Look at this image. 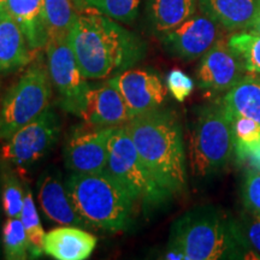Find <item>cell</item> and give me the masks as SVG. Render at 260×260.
I'll return each mask as SVG.
<instances>
[{
	"instance_id": "obj_1",
	"label": "cell",
	"mask_w": 260,
	"mask_h": 260,
	"mask_svg": "<svg viewBox=\"0 0 260 260\" xmlns=\"http://www.w3.org/2000/svg\"><path fill=\"white\" fill-rule=\"evenodd\" d=\"M69 39L87 80L115 76L135 67L147 52L139 35L92 9L79 14Z\"/></svg>"
},
{
	"instance_id": "obj_2",
	"label": "cell",
	"mask_w": 260,
	"mask_h": 260,
	"mask_svg": "<svg viewBox=\"0 0 260 260\" xmlns=\"http://www.w3.org/2000/svg\"><path fill=\"white\" fill-rule=\"evenodd\" d=\"M125 128L154 180L172 195L186 189L187 158L177 116L159 107L133 117Z\"/></svg>"
},
{
	"instance_id": "obj_3",
	"label": "cell",
	"mask_w": 260,
	"mask_h": 260,
	"mask_svg": "<svg viewBox=\"0 0 260 260\" xmlns=\"http://www.w3.org/2000/svg\"><path fill=\"white\" fill-rule=\"evenodd\" d=\"M168 246L181 249L186 260H239L252 254L240 223L212 205L194 207L175 220Z\"/></svg>"
},
{
	"instance_id": "obj_4",
	"label": "cell",
	"mask_w": 260,
	"mask_h": 260,
	"mask_svg": "<svg viewBox=\"0 0 260 260\" xmlns=\"http://www.w3.org/2000/svg\"><path fill=\"white\" fill-rule=\"evenodd\" d=\"M65 184L75 210L90 229L117 233L130 225L139 201L107 169L74 172Z\"/></svg>"
},
{
	"instance_id": "obj_5",
	"label": "cell",
	"mask_w": 260,
	"mask_h": 260,
	"mask_svg": "<svg viewBox=\"0 0 260 260\" xmlns=\"http://www.w3.org/2000/svg\"><path fill=\"white\" fill-rule=\"evenodd\" d=\"M234 151L232 119L222 102L198 109L189 139V169L197 178L217 175Z\"/></svg>"
},
{
	"instance_id": "obj_6",
	"label": "cell",
	"mask_w": 260,
	"mask_h": 260,
	"mask_svg": "<svg viewBox=\"0 0 260 260\" xmlns=\"http://www.w3.org/2000/svg\"><path fill=\"white\" fill-rule=\"evenodd\" d=\"M52 82L47 64L32 63L8 90L0 107V139L8 140L48 109Z\"/></svg>"
},
{
	"instance_id": "obj_7",
	"label": "cell",
	"mask_w": 260,
	"mask_h": 260,
	"mask_svg": "<svg viewBox=\"0 0 260 260\" xmlns=\"http://www.w3.org/2000/svg\"><path fill=\"white\" fill-rule=\"evenodd\" d=\"M107 151L106 169L135 195L139 203L155 207L172 197L146 168L125 124L112 126L107 141Z\"/></svg>"
},
{
	"instance_id": "obj_8",
	"label": "cell",
	"mask_w": 260,
	"mask_h": 260,
	"mask_svg": "<svg viewBox=\"0 0 260 260\" xmlns=\"http://www.w3.org/2000/svg\"><path fill=\"white\" fill-rule=\"evenodd\" d=\"M47 69L64 111L80 117L89 84L81 71L69 37L52 39L46 45Z\"/></svg>"
},
{
	"instance_id": "obj_9",
	"label": "cell",
	"mask_w": 260,
	"mask_h": 260,
	"mask_svg": "<svg viewBox=\"0 0 260 260\" xmlns=\"http://www.w3.org/2000/svg\"><path fill=\"white\" fill-rule=\"evenodd\" d=\"M59 133V117L48 107L8 139L2 148V158L17 168L30 167L53 147Z\"/></svg>"
},
{
	"instance_id": "obj_10",
	"label": "cell",
	"mask_w": 260,
	"mask_h": 260,
	"mask_svg": "<svg viewBox=\"0 0 260 260\" xmlns=\"http://www.w3.org/2000/svg\"><path fill=\"white\" fill-rule=\"evenodd\" d=\"M224 29L203 12L159 38L161 46L172 57L183 60L201 58L223 37Z\"/></svg>"
},
{
	"instance_id": "obj_11",
	"label": "cell",
	"mask_w": 260,
	"mask_h": 260,
	"mask_svg": "<svg viewBox=\"0 0 260 260\" xmlns=\"http://www.w3.org/2000/svg\"><path fill=\"white\" fill-rule=\"evenodd\" d=\"M245 75L242 60L229 46L226 35H223L201 57L195 77L199 88L222 93L228 92Z\"/></svg>"
},
{
	"instance_id": "obj_12",
	"label": "cell",
	"mask_w": 260,
	"mask_h": 260,
	"mask_svg": "<svg viewBox=\"0 0 260 260\" xmlns=\"http://www.w3.org/2000/svg\"><path fill=\"white\" fill-rule=\"evenodd\" d=\"M124 99L133 117L164 105L168 88L160 76L147 68H130L111 79Z\"/></svg>"
},
{
	"instance_id": "obj_13",
	"label": "cell",
	"mask_w": 260,
	"mask_h": 260,
	"mask_svg": "<svg viewBox=\"0 0 260 260\" xmlns=\"http://www.w3.org/2000/svg\"><path fill=\"white\" fill-rule=\"evenodd\" d=\"M112 126H81L71 133L64 149L65 165L74 172H94L106 169L107 141Z\"/></svg>"
},
{
	"instance_id": "obj_14",
	"label": "cell",
	"mask_w": 260,
	"mask_h": 260,
	"mask_svg": "<svg viewBox=\"0 0 260 260\" xmlns=\"http://www.w3.org/2000/svg\"><path fill=\"white\" fill-rule=\"evenodd\" d=\"M80 117L90 125L115 126L125 124L133 115L116 84L109 80L99 86L89 87Z\"/></svg>"
},
{
	"instance_id": "obj_15",
	"label": "cell",
	"mask_w": 260,
	"mask_h": 260,
	"mask_svg": "<svg viewBox=\"0 0 260 260\" xmlns=\"http://www.w3.org/2000/svg\"><path fill=\"white\" fill-rule=\"evenodd\" d=\"M37 188L41 210L48 219L60 225L89 228L75 210L67 184H63L57 172H44L39 177Z\"/></svg>"
},
{
	"instance_id": "obj_16",
	"label": "cell",
	"mask_w": 260,
	"mask_h": 260,
	"mask_svg": "<svg viewBox=\"0 0 260 260\" xmlns=\"http://www.w3.org/2000/svg\"><path fill=\"white\" fill-rule=\"evenodd\" d=\"M96 237L83 228L63 225L45 235L44 251L57 260H86L96 247Z\"/></svg>"
},
{
	"instance_id": "obj_17",
	"label": "cell",
	"mask_w": 260,
	"mask_h": 260,
	"mask_svg": "<svg viewBox=\"0 0 260 260\" xmlns=\"http://www.w3.org/2000/svg\"><path fill=\"white\" fill-rule=\"evenodd\" d=\"M199 11L226 31H246L254 21L260 0H199Z\"/></svg>"
},
{
	"instance_id": "obj_18",
	"label": "cell",
	"mask_w": 260,
	"mask_h": 260,
	"mask_svg": "<svg viewBox=\"0 0 260 260\" xmlns=\"http://www.w3.org/2000/svg\"><path fill=\"white\" fill-rule=\"evenodd\" d=\"M32 53L22 29L4 10L0 14V75L27 67Z\"/></svg>"
},
{
	"instance_id": "obj_19",
	"label": "cell",
	"mask_w": 260,
	"mask_h": 260,
	"mask_svg": "<svg viewBox=\"0 0 260 260\" xmlns=\"http://www.w3.org/2000/svg\"><path fill=\"white\" fill-rule=\"evenodd\" d=\"M6 12L23 31L31 51L46 47L48 35L44 18V0H5Z\"/></svg>"
},
{
	"instance_id": "obj_20",
	"label": "cell",
	"mask_w": 260,
	"mask_h": 260,
	"mask_svg": "<svg viewBox=\"0 0 260 260\" xmlns=\"http://www.w3.org/2000/svg\"><path fill=\"white\" fill-rule=\"evenodd\" d=\"M199 0H145L147 24L160 38L187 21L198 11Z\"/></svg>"
},
{
	"instance_id": "obj_21",
	"label": "cell",
	"mask_w": 260,
	"mask_h": 260,
	"mask_svg": "<svg viewBox=\"0 0 260 260\" xmlns=\"http://www.w3.org/2000/svg\"><path fill=\"white\" fill-rule=\"evenodd\" d=\"M229 115H241L260 123V83L246 74L222 98Z\"/></svg>"
},
{
	"instance_id": "obj_22",
	"label": "cell",
	"mask_w": 260,
	"mask_h": 260,
	"mask_svg": "<svg viewBox=\"0 0 260 260\" xmlns=\"http://www.w3.org/2000/svg\"><path fill=\"white\" fill-rule=\"evenodd\" d=\"M77 16L74 0H44V18L48 40L69 37Z\"/></svg>"
},
{
	"instance_id": "obj_23",
	"label": "cell",
	"mask_w": 260,
	"mask_h": 260,
	"mask_svg": "<svg viewBox=\"0 0 260 260\" xmlns=\"http://www.w3.org/2000/svg\"><path fill=\"white\" fill-rule=\"evenodd\" d=\"M232 119L233 144L236 158L243 161L247 155L260 148V123L241 115H229Z\"/></svg>"
},
{
	"instance_id": "obj_24",
	"label": "cell",
	"mask_w": 260,
	"mask_h": 260,
	"mask_svg": "<svg viewBox=\"0 0 260 260\" xmlns=\"http://www.w3.org/2000/svg\"><path fill=\"white\" fill-rule=\"evenodd\" d=\"M22 223L27 233L29 241V255L30 258H40L44 254V245H45V235L41 225L40 217H39L38 210L35 207L34 200H32V194L29 187H25L23 207H22L21 216Z\"/></svg>"
},
{
	"instance_id": "obj_25",
	"label": "cell",
	"mask_w": 260,
	"mask_h": 260,
	"mask_svg": "<svg viewBox=\"0 0 260 260\" xmlns=\"http://www.w3.org/2000/svg\"><path fill=\"white\" fill-rule=\"evenodd\" d=\"M229 46L242 60L246 74L260 73V35L237 31L228 37Z\"/></svg>"
},
{
	"instance_id": "obj_26",
	"label": "cell",
	"mask_w": 260,
	"mask_h": 260,
	"mask_svg": "<svg viewBox=\"0 0 260 260\" xmlns=\"http://www.w3.org/2000/svg\"><path fill=\"white\" fill-rule=\"evenodd\" d=\"M3 248L9 260H24L29 256V241L21 218H9L3 228Z\"/></svg>"
},
{
	"instance_id": "obj_27",
	"label": "cell",
	"mask_w": 260,
	"mask_h": 260,
	"mask_svg": "<svg viewBox=\"0 0 260 260\" xmlns=\"http://www.w3.org/2000/svg\"><path fill=\"white\" fill-rule=\"evenodd\" d=\"M86 8L95 10L121 23H132L138 18L141 0H81Z\"/></svg>"
},
{
	"instance_id": "obj_28",
	"label": "cell",
	"mask_w": 260,
	"mask_h": 260,
	"mask_svg": "<svg viewBox=\"0 0 260 260\" xmlns=\"http://www.w3.org/2000/svg\"><path fill=\"white\" fill-rule=\"evenodd\" d=\"M23 186L18 177L12 172H8L3 177L2 201L3 209L9 218H19L24 201Z\"/></svg>"
},
{
	"instance_id": "obj_29",
	"label": "cell",
	"mask_w": 260,
	"mask_h": 260,
	"mask_svg": "<svg viewBox=\"0 0 260 260\" xmlns=\"http://www.w3.org/2000/svg\"><path fill=\"white\" fill-rule=\"evenodd\" d=\"M242 200L248 212L260 214V171L249 168L242 184Z\"/></svg>"
},
{
	"instance_id": "obj_30",
	"label": "cell",
	"mask_w": 260,
	"mask_h": 260,
	"mask_svg": "<svg viewBox=\"0 0 260 260\" xmlns=\"http://www.w3.org/2000/svg\"><path fill=\"white\" fill-rule=\"evenodd\" d=\"M167 88L174 99L183 103L193 93L194 81L180 69H172L167 76Z\"/></svg>"
},
{
	"instance_id": "obj_31",
	"label": "cell",
	"mask_w": 260,
	"mask_h": 260,
	"mask_svg": "<svg viewBox=\"0 0 260 260\" xmlns=\"http://www.w3.org/2000/svg\"><path fill=\"white\" fill-rule=\"evenodd\" d=\"M240 226L249 251L256 259H260V214L249 212L243 217Z\"/></svg>"
},
{
	"instance_id": "obj_32",
	"label": "cell",
	"mask_w": 260,
	"mask_h": 260,
	"mask_svg": "<svg viewBox=\"0 0 260 260\" xmlns=\"http://www.w3.org/2000/svg\"><path fill=\"white\" fill-rule=\"evenodd\" d=\"M162 258L168 260H186V255L184 253L181 251V249L175 248V247L168 246L167 251H165Z\"/></svg>"
},
{
	"instance_id": "obj_33",
	"label": "cell",
	"mask_w": 260,
	"mask_h": 260,
	"mask_svg": "<svg viewBox=\"0 0 260 260\" xmlns=\"http://www.w3.org/2000/svg\"><path fill=\"white\" fill-rule=\"evenodd\" d=\"M242 162H246V164L249 165V168L260 171V148L256 149L254 152H252V153H249L245 159H243Z\"/></svg>"
},
{
	"instance_id": "obj_34",
	"label": "cell",
	"mask_w": 260,
	"mask_h": 260,
	"mask_svg": "<svg viewBox=\"0 0 260 260\" xmlns=\"http://www.w3.org/2000/svg\"><path fill=\"white\" fill-rule=\"evenodd\" d=\"M247 32H252V34H259L260 35V8L258 14H256L254 21L249 25L248 29L246 30Z\"/></svg>"
},
{
	"instance_id": "obj_35",
	"label": "cell",
	"mask_w": 260,
	"mask_h": 260,
	"mask_svg": "<svg viewBox=\"0 0 260 260\" xmlns=\"http://www.w3.org/2000/svg\"><path fill=\"white\" fill-rule=\"evenodd\" d=\"M249 75L254 77V79L260 83V73H252V74H249Z\"/></svg>"
},
{
	"instance_id": "obj_36",
	"label": "cell",
	"mask_w": 260,
	"mask_h": 260,
	"mask_svg": "<svg viewBox=\"0 0 260 260\" xmlns=\"http://www.w3.org/2000/svg\"><path fill=\"white\" fill-rule=\"evenodd\" d=\"M4 10H5L4 6H3V5H0V14H2V12L4 11Z\"/></svg>"
},
{
	"instance_id": "obj_37",
	"label": "cell",
	"mask_w": 260,
	"mask_h": 260,
	"mask_svg": "<svg viewBox=\"0 0 260 260\" xmlns=\"http://www.w3.org/2000/svg\"><path fill=\"white\" fill-rule=\"evenodd\" d=\"M4 4H5V0H0V5L4 6ZM4 8H5V6H4Z\"/></svg>"
}]
</instances>
